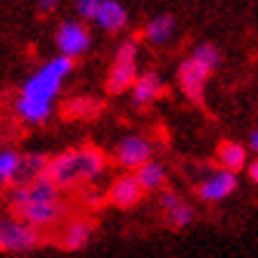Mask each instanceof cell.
Returning <instances> with one entry per match:
<instances>
[{
    "label": "cell",
    "instance_id": "cell-1",
    "mask_svg": "<svg viewBox=\"0 0 258 258\" xmlns=\"http://www.w3.org/2000/svg\"><path fill=\"white\" fill-rule=\"evenodd\" d=\"M8 206L15 218L36 227L38 232L57 227L67 218V211H69V206L62 197V189L45 175H40L26 185L10 187Z\"/></svg>",
    "mask_w": 258,
    "mask_h": 258
},
{
    "label": "cell",
    "instance_id": "cell-2",
    "mask_svg": "<svg viewBox=\"0 0 258 258\" xmlns=\"http://www.w3.org/2000/svg\"><path fill=\"white\" fill-rule=\"evenodd\" d=\"M71 69H74V59L59 55L45 62L38 71H33L15 102L17 116L31 125L45 123L52 114V102L59 95L64 79L71 74Z\"/></svg>",
    "mask_w": 258,
    "mask_h": 258
},
{
    "label": "cell",
    "instance_id": "cell-3",
    "mask_svg": "<svg viewBox=\"0 0 258 258\" xmlns=\"http://www.w3.org/2000/svg\"><path fill=\"white\" fill-rule=\"evenodd\" d=\"M107 168V157L97 147H76L67 149L57 157H50L45 168V178H50L57 187L76 189L81 185L95 182Z\"/></svg>",
    "mask_w": 258,
    "mask_h": 258
},
{
    "label": "cell",
    "instance_id": "cell-4",
    "mask_svg": "<svg viewBox=\"0 0 258 258\" xmlns=\"http://www.w3.org/2000/svg\"><path fill=\"white\" fill-rule=\"evenodd\" d=\"M43 232L36 227L26 225L24 220L10 216H0V253L8 256H22V253H31L38 246H43Z\"/></svg>",
    "mask_w": 258,
    "mask_h": 258
},
{
    "label": "cell",
    "instance_id": "cell-5",
    "mask_svg": "<svg viewBox=\"0 0 258 258\" xmlns=\"http://www.w3.org/2000/svg\"><path fill=\"white\" fill-rule=\"evenodd\" d=\"M237 185H239L237 173L218 168V171L209 173V175L197 185V197L206 204H218V202H223V199H227V197L235 195Z\"/></svg>",
    "mask_w": 258,
    "mask_h": 258
},
{
    "label": "cell",
    "instance_id": "cell-6",
    "mask_svg": "<svg viewBox=\"0 0 258 258\" xmlns=\"http://www.w3.org/2000/svg\"><path fill=\"white\" fill-rule=\"evenodd\" d=\"M57 50L62 57H81L90 50V31L81 22H64L55 33Z\"/></svg>",
    "mask_w": 258,
    "mask_h": 258
},
{
    "label": "cell",
    "instance_id": "cell-7",
    "mask_svg": "<svg viewBox=\"0 0 258 258\" xmlns=\"http://www.w3.org/2000/svg\"><path fill=\"white\" fill-rule=\"evenodd\" d=\"M116 164L128 168V171H138L142 164L152 161V142L145 140L142 135H128L116 145Z\"/></svg>",
    "mask_w": 258,
    "mask_h": 258
},
{
    "label": "cell",
    "instance_id": "cell-8",
    "mask_svg": "<svg viewBox=\"0 0 258 258\" xmlns=\"http://www.w3.org/2000/svg\"><path fill=\"white\" fill-rule=\"evenodd\" d=\"M142 197H145V192H142V187L138 185L135 175L133 173H123V175H118L109 185L104 199H107L111 206L125 211V209H135V206L142 202Z\"/></svg>",
    "mask_w": 258,
    "mask_h": 258
},
{
    "label": "cell",
    "instance_id": "cell-9",
    "mask_svg": "<svg viewBox=\"0 0 258 258\" xmlns=\"http://www.w3.org/2000/svg\"><path fill=\"white\" fill-rule=\"evenodd\" d=\"M93 235H95V223L93 220H86V218H74L69 220L67 225L62 227V232H59V249L64 251H83L90 246L93 242Z\"/></svg>",
    "mask_w": 258,
    "mask_h": 258
},
{
    "label": "cell",
    "instance_id": "cell-10",
    "mask_svg": "<svg viewBox=\"0 0 258 258\" xmlns=\"http://www.w3.org/2000/svg\"><path fill=\"white\" fill-rule=\"evenodd\" d=\"M206 79H209V71H204L195 59H185L178 67V83L180 90L185 93L189 102H199L204 100V88H206Z\"/></svg>",
    "mask_w": 258,
    "mask_h": 258
},
{
    "label": "cell",
    "instance_id": "cell-11",
    "mask_svg": "<svg viewBox=\"0 0 258 258\" xmlns=\"http://www.w3.org/2000/svg\"><path fill=\"white\" fill-rule=\"evenodd\" d=\"M159 206H161L166 220H168L175 230H182V227H187L189 223L195 220V209H192V206H189L180 195L171 192V189L161 192V197H159Z\"/></svg>",
    "mask_w": 258,
    "mask_h": 258
},
{
    "label": "cell",
    "instance_id": "cell-12",
    "mask_svg": "<svg viewBox=\"0 0 258 258\" xmlns=\"http://www.w3.org/2000/svg\"><path fill=\"white\" fill-rule=\"evenodd\" d=\"M93 19L97 22L100 29H104V31H109V33H116L128 24V12H125V8L118 0H100Z\"/></svg>",
    "mask_w": 258,
    "mask_h": 258
},
{
    "label": "cell",
    "instance_id": "cell-13",
    "mask_svg": "<svg viewBox=\"0 0 258 258\" xmlns=\"http://www.w3.org/2000/svg\"><path fill=\"white\" fill-rule=\"evenodd\" d=\"M161 95H164V81H161L159 74L147 71V74H142V76L135 79V83H133V102L138 104V107H145V104L157 102Z\"/></svg>",
    "mask_w": 258,
    "mask_h": 258
},
{
    "label": "cell",
    "instance_id": "cell-14",
    "mask_svg": "<svg viewBox=\"0 0 258 258\" xmlns=\"http://www.w3.org/2000/svg\"><path fill=\"white\" fill-rule=\"evenodd\" d=\"M47 161H50V157L43 154V152H26V154H22V159H19V168H17V175H15V185H12V187L33 182L36 178L45 175Z\"/></svg>",
    "mask_w": 258,
    "mask_h": 258
},
{
    "label": "cell",
    "instance_id": "cell-15",
    "mask_svg": "<svg viewBox=\"0 0 258 258\" xmlns=\"http://www.w3.org/2000/svg\"><path fill=\"white\" fill-rule=\"evenodd\" d=\"M138 79V67L135 62H114L109 71V79H107V90L111 95H118V93H125L131 90Z\"/></svg>",
    "mask_w": 258,
    "mask_h": 258
},
{
    "label": "cell",
    "instance_id": "cell-16",
    "mask_svg": "<svg viewBox=\"0 0 258 258\" xmlns=\"http://www.w3.org/2000/svg\"><path fill=\"white\" fill-rule=\"evenodd\" d=\"M135 180H138V185L142 187V192H157V189H164L166 185V168L159 161H147V164H142L138 171H133Z\"/></svg>",
    "mask_w": 258,
    "mask_h": 258
},
{
    "label": "cell",
    "instance_id": "cell-17",
    "mask_svg": "<svg viewBox=\"0 0 258 258\" xmlns=\"http://www.w3.org/2000/svg\"><path fill=\"white\" fill-rule=\"evenodd\" d=\"M175 36V19L173 15H159L145 26V38L152 45H166Z\"/></svg>",
    "mask_w": 258,
    "mask_h": 258
},
{
    "label": "cell",
    "instance_id": "cell-18",
    "mask_svg": "<svg viewBox=\"0 0 258 258\" xmlns=\"http://www.w3.org/2000/svg\"><path fill=\"white\" fill-rule=\"evenodd\" d=\"M218 164H220V168H225V171H232V173L242 171L244 166H246V147H244L242 142H235V140L220 142Z\"/></svg>",
    "mask_w": 258,
    "mask_h": 258
},
{
    "label": "cell",
    "instance_id": "cell-19",
    "mask_svg": "<svg viewBox=\"0 0 258 258\" xmlns=\"http://www.w3.org/2000/svg\"><path fill=\"white\" fill-rule=\"evenodd\" d=\"M102 104L100 100L95 97H74L64 104V116L67 118H95L100 116L102 111Z\"/></svg>",
    "mask_w": 258,
    "mask_h": 258
},
{
    "label": "cell",
    "instance_id": "cell-20",
    "mask_svg": "<svg viewBox=\"0 0 258 258\" xmlns=\"http://www.w3.org/2000/svg\"><path fill=\"white\" fill-rule=\"evenodd\" d=\"M19 159H22V152H17V149H12V147L0 149V185H5V187H12V185H15Z\"/></svg>",
    "mask_w": 258,
    "mask_h": 258
},
{
    "label": "cell",
    "instance_id": "cell-21",
    "mask_svg": "<svg viewBox=\"0 0 258 258\" xmlns=\"http://www.w3.org/2000/svg\"><path fill=\"white\" fill-rule=\"evenodd\" d=\"M189 59H195V62L199 64L204 71H209V74L220 67V52H218V47L211 45V43H202V45H197Z\"/></svg>",
    "mask_w": 258,
    "mask_h": 258
},
{
    "label": "cell",
    "instance_id": "cell-22",
    "mask_svg": "<svg viewBox=\"0 0 258 258\" xmlns=\"http://www.w3.org/2000/svg\"><path fill=\"white\" fill-rule=\"evenodd\" d=\"M138 57V40H123L116 47V62H135Z\"/></svg>",
    "mask_w": 258,
    "mask_h": 258
},
{
    "label": "cell",
    "instance_id": "cell-23",
    "mask_svg": "<svg viewBox=\"0 0 258 258\" xmlns=\"http://www.w3.org/2000/svg\"><path fill=\"white\" fill-rule=\"evenodd\" d=\"M97 5H100V0H76V10L83 19H93Z\"/></svg>",
    "mask_w": 258,
    "mask_h": 258
},
{
    "label": "cell",
    "instance_id": "cell-24",
    "mask_svg": "<svg viewBox=\"0 0 258 258\" xmlns=\"http://www.w3.org/2000/svg\"><path fill=\"white\" fill-rule=\"evenodd\" d=\"M59 5V0H38V10L40 15H52Z\"/></svg>",
    "mask_w": 258,
    "mask_h": 258
},
{
    "label": "cell",
    "instance_id": "cell-25",
    "mask_svg": "<svg viewBox=\"0 0 258 258\" xmlns=\"http://www.w3.org/2000/svg\"><path fill=\"white\" fill-rule=\"evenodd\" d=\"M249 178H251V182H253V185H258V159L249 164Z\"/></svg>",
    "mask_w": 258,
    "mask_h": 258
},
{
    "label": "cell",
    "instance_id": "cell-26",
    "mask_svg": "<svg viewBox=\"0 0 258 258\" xmlns=\"http://www.w3.org/2000/svg\"><path fill=\"white\" fill-rule=\"evenodd\" d=\"M249 149L258 154V128L256 131H251V135H249Z\"/></svg>",
    "mask_w": 258,
    "mask_h": 258
}]
</instances>
